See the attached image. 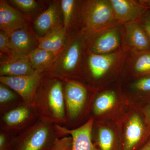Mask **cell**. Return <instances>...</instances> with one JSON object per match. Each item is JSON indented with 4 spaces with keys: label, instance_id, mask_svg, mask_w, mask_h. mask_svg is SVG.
<instances>
[{
    "label": "cell",
    "instance_id": "d6a6232c",
    "mask_svg": "<svg viewBox=\"0 0 150 150\" xmlns=\"http://www.w3.org/2000/svg\"><path fill=\"white\" fill-rule=\"evenodd\" d=\"M140 2L150 9V0H143L140 1Z\"/></svg>",
    "mask_w": 150,
    "mask_h": 150
},
{
    "label": "cell",
    "instance_id": "cb8c5ba5",
    "mask_svg": "<svg viewBox=\"0 0 150 150\" xmlns=\"http://www.w3.org/2000/svg\"><path fill=\"white\" fill-rule=\"evenodd\" d=\"M96 141L99 150H113L115 141L114 131L108 126H100L98 129Z\"/></svg>",
    "mask_w": 150,
    "mask_h": 150
},
{
    "label": "cell",
    "instance_id": "2e32d148",
    "mask_svg": "<svg viewBox=\"0 0 150 150\" xmlns=\"http://www.w3.org/2000/svg\"><path fill=\"white\" fill-rule=\"evenodd\" d=\"M126 43L134 52L150 50V40L141 21L124 24Z\"/></svg>",
    "mask_w": 150,
    "mask_h": 150
},
{
    "label": "cell",
    "instance_id": "4dcf8cb0",
    "mask_svg": "<svg viewBox=\"0 0 150 150\" xmlns=\"http://www.w3.org/2000/svg\"><path fill=\"white\" fill-rule=\"evenodd\" d=\"M143 113L145 124L148 129L150 130V103L144 108Z\"/></svg>",
    "mask_w": 150,
    "mask_h": 150
},
{
    "label": "cell",
    "instance_id": "8992f818",
    "mask_svg": "<svg viewBox=\"0 0 150 150\" xmlns=\"http://www.w3.org/2000/svg\"><path fill=\"white\" fill-rule=\"evenodd\" d=\"M35 110L25 103L0 114V130L16 136L37 121Z\"/></svg>",
    "mask_w": 150,
    "mask_h": 150
},
{
    "label": "cell",
    "instance_id": "8fae6325",
    "mask_svg": "<svg viewBox=\"0 0 150 150\" xmlns=\"http://www.w3.org/2000/svg\"><path fill=\"white\" fill-rule=\"evenodd\" d=\"M64 27L60 1H54L33 22L35 34L39 38L58 28Z\"/></svg>",
    "mask_w": 150,
    "mask_h": 150
},
{
    "label": "cell",
    "instance_id": "7402d4cb",
    "mask_svg": "<svg viewBox=\"0 0 150 150\" xmlns=\"http://www.w3.org/2000/svg\"><path fill=\"white\" fill-rule=\"evenodd\" d=\"M117 102L115 92L108 91L99 94L96 98L91 107L95 116H99L112 109Z\"/></svg>",
    "mask_w": 150,
    "mask_h": 150
},
{
    "label": "cell",
    "instance_id": "f1b7e54d",
    "mask_svg": "<svg viewBox=\"0 0 150 150\" xmlns=\"http://www.w3.org/2000/svg\"><path fill=\"white\" fill-rule=\"evenodd\" d=\"M0 50L8 56L13 54L10 46L9 34L2 30L0 31Z\"/></svg>",
    "mask_w": 150,
    "mask_h": 150
},
{
    "label": "cell",
    "instance_id": "9a60e30c",
    "mask_svg": "<svg viewBox=\"0 0 150 150\" xmlns=\"http://www.w3.org/2000/svg\"><path fill=\"white\" fill-rule=\"evenodd\" d=\"M37 73L27 56L13 54L1 62L0 76H21Z\"/></svg>",
    "mask_w": 150,
    "mask_h": 150
},
{
    "label": "cell",
    "instance_id": "4fadbf2b",
    "mask_svg": "<svg viewBox=\"0 0 150 150\" xmlns=\"http://www.w3.org/2000/svg\"><path fill=\"white\" fill-rule=\"evenodd\" d=\"M115 19L124 25L136 21H141L149 9L142 3L133 0H109Z\"/></svg>",
    "mask_w": 150,
    "mask_h": 150
},
{
    "label": "cell",
    "instance_id": "9c48e42d",
    "mask_svg": "<svg viewBox=\"0 0 150 150\" xmlns=\"http://www.w3.org/2000/svg\"><path fill=\"white\" fill-rule=\"evenodd\" d=\"M43 75L37 73L21 76H0V83L14 91L21 96L25 103L32 105L34 96Z\"/></svg>",
    "mask_w": 150,
    "mask_h": 150
},
{
    "label": "cell",
    "instance_id": "83f0119b",
    "mask_svg": "<svg viewBox=\"0 0 150 150\" xmlns=\"http://www.w3.org/2000/svg\"><path fill=\"white\" fill-rule=\"evenodd\" d=\"M14 137L0 130V150H14L13 140Z\"/></svg>",
    "mask_w": 150,
    "mask_h": 150
},
{
    "label": "cell",
    "instance_id": "484cf974",
    "mask_svg": "<svg viewBox=\"0 0 150 150\" xmlns=\"http://www.w3.org/2000/svg\"><path fill=\"white\" fill-rule=\"evenodd\" d=\"M132 88L140 93L150 94V74L139 78L133 84Z\"/></svg>",
    "mask_w": 150,
    "mask_h": 150
},
{
    "label": "cell",
    "instance_id": "d4e9b609",
    "mask_svg": "<svg viewBox=\"0 0 150 150\" xmlns=\"http://www.w3.org/2000/svg\"><path fill=\"white\" fill-rule=\"evenodd\" d=\"M9 2L25 15L35 11L39 7L38 2L35 0H10Z\"/></svg>",
    "mask_w": 150,
    "mask_h": 150
},
{
    "label": "cell",
    "instance_id": "44dd1931",
    "mask_svg": "<svg viewBox=\"0 0 150 150\" xmlns=\"http://www.w3.org/2000/svg\"><path fill=\"white\" fill-rule=\"evenodd\" d=\"M24 103L21 96L14 91L0 83V114Z\"/></svg>",
    "mask_w": 150,
    "mask_h": 150
},
{
    "label": "cell",
    "instance_id": "603a6c76",
    "mask_svg": "<svg viewBox=\"0 0 150 150\" xmlns=\"http://www.w3.org/2000/svg\"><path fill=\"white\" fill-rule=\"evenodd\" d=\"M134 53L131 65L134 74L140 77L150 74V50Z\"/></svg>",
    "mask_w": 150,
    "mask_h": 150
},
{
    "label": "cell",
    "instance_id": "d6986e66",
    "mask_svg": "<svg viewBox=\"0 0 150 150\" xmlns=\"http://www.w3.org/2000/svg\"><path fill=\"white\" fill-rule=\"evenodd\" d=\"M59 54H54L38 47L32 51L28 56L31 66L35 71L38 74H43L50 69Z\"/></svg>",
    "mask_w": 150,
    "mask_h": 150
},
{
    "label": "cell",
    "instance_id": "f546056e",
    "mask_svg": "<svg viewBox=\"0 0 150 150\" xmlns=\"http://www.w3.org/2000/svg\"><path fill=\"white\" fill-rule=\"evenodd\" d=\"M141 23L145 31L149 36L150 40V10L147 11L144 15L141 20Z\"/></svg>",
    "mask_w": 150,
    "mask_h": 150
},
{
    "label": "cell",
    "instance_id": "5bb4252c",
    "mask_svg": "<svg viewBox=\"0 0 150 150\" xmlns=\"http://www.w3.org/2000/svg\"><path fill=\"white\" fill-rule=\"evenodd\" d=\"M28 18L5 0L0 1V29L8 34L28 27Z\"/></svg>",
    "mask_w": 150,
    "mask_h": 150
},
{
    "label": "cell",
    "instance_id": "e0dca14e",
    "mask_svg": "<svg viewBox=\"0 0 150 150\" xmlns=\"http://www.w3.org/2000/svg\"><path fill=\"white\" fill-rule=\"evenodd\" d=\"M29 27L18 30L9 34L10 46L13 54L28 56L38 48V40Z\"/></svg>",
    "mask_w": 150,
    "mask_h": 150
},
{
    "label": "cell",
    "instance_id": "6da1fadb",
    "mask_svg": "<svg viewBox=\"0 0 150 150\" xmlns=\"http://www.w3.org/2000/svg\"><path fill=\"white\" fill-rule=\"evenodd\" d=\"M32 106L38 119L41 121L66 126L67 120L63 80L43 74Z\"/></svg>",
    "mask_w": 150,
    "mask_h": 150
},
{
    "label": "cell",
    "instance_id": "ba28073f",
    "mask_svg": "<svg viewBox=\"0 0 150 150\" xmlns=\"http://www.w3.org/2000/svg\"><path fill=\"white\" fill-rule=\"evenodd\" d=\"M95 118L90 117L81 126L75 129H68L58 124H54V129L59 138L70 136L72 140L71 150H99L93 142L92 132Z\"/></svg>",
    "mask_w": 150,
    "mask_h": 150
},
{
    "label": "cell",
    "instance_id": "4316f807",
    "mask_svg": "<svg viewBox=\"0 0 150 150\" xmlns=\"http://www.w3.org/2000/svg\"><path fill=\"white\" fill-rule=\"evenodd\" d=\"M72 140L71 136L57 138L48 150H71Z\"/></svg>",
    "mask_w": 150,
    "mask_h": 150
},
{
    "label": "cell",
    "instance_id": "3957f363",
    "mask_svg": "<svg viewBox=\"0 0 150 150\" xmlns=\"http://www.w3.org/2000/svg\"><path fill=\"white\" fill-rule=\"evenodd\" d=\"M81 31L92 34L118 23L109 0H88L82 4Z\"/></svg>",
    "mask_w": 150,
    "mask_h": 150
},
{
    "label": "cell",
    "instance_id": "7c38bea8",
    "mask_svg": "<svg viewBox=\"0 0 150 150\" xmlns=\"http://www.w3.org/2000/svg\"><path fill=\"white\" fill-rule=\"evenodd\" d=\"M122 51L112 54H95L88 53L87 60V71L92 81H99L104 77L117 64Z\"/></svg>",
    "mask_w": 150,
    "mask_h": 150
},
{
    "label": "cell",
    "instance_id": "ac0fdd59",
    "mask_svg": "<svg viewBox=\"0 0 150 150\" xmlns=\"http://www.w3.org/2000/svg\"><path fill=\"white\" fill-rule=\"evenodd\" d=\"M69 33L64 27L58 28L39 38L38 48L59 54L69 39Z\"/></svg>",
    "mask_w": 150,
    "mask_h": 150
},
{
    "label": "cell",
    "instance_id": "5b68a950",
    "mask_svg": "<svg viewBox=\"0 0 150 150\" xmlns=\"http://www.w3.org/2000/svg\"><path fill=\"white\" fill-rule=\"evenodd\" d=\"M64 82V96L68 129L82 116L87 105L88 93L85 86L73 79H61Z\"/></svg>",
    "mask_w": 150,
    "mask_h": 150
},
{
    "label": "cell",
    "instance_id": "7a4b0ae2",
    "mask_svg": "<svg viewBox=\"0 0 150 150\" xmlns=\"http://www.w3.org/2000/svg\"><path fill=\"white\" fill-rule=\"evenodd\" d=\"M86 44V36L82 31L70 38L53 64L44 74L61 79H73L79 71Z\"/></svg>",
    "mask_w": 150,
    "mask_h": 150
},
{
    "label": "cell",
    "instance_id": "52a82bcc",
    "mask_svg": "<svg viewBox=\"0 0 150 150\" xmlns=\"http://www.w3.org/2000/svg\"><path fill=\"white\" fill-rule=\"evenodd\" d=\"M86 35L88 53L101 55L120 51L119 48L122 43V32L117 24Z\"/></svg>",
    "mask_w": 150,
    "mask_h": 150
},
{
    "label": "cell",
    "instance_id": "1f68e13d",
    "mask_svg": "<svg viewBox=\"0 0 150 150\" xmlns=\"http://www.w3.org/2000/svg\"><path fill=\"white\" fill-rule=\"evenodd\" d=\"M140 150H150V137L146 144Z\"/></svg>",
    "mask_w": 150,
    "mask_h": 150
},
{
    "label": "cell",
    "instance_id": "ffe728a7",
    "mask_svg": "<svg viewBox=\"0 0 150 150\" xmlns=\"http://www.w3.org/2000/svg\"><path fill=\"white\" fill-rule=\"evenodd\" d=\"M63 15L64 27L69 33L74 26L77 16H81L82 4L79 1L75 0L60 1Z\"/></svg>",
    "mask_w": 150,
    "mask_h": 150
},
{
    "label": "cell",
    "instance_id": "277c9868",
    "mask_svg": "<svg viewBox=\"0 0 150 150\" xmlns=\"http://www.w3.org/2000/svg\"><path fill=\"white\" fill-rule=\"evenodd\" d=\"M57 138L54 124L38 119L32 126L14 137V150H48Z\"/></svg>",
    "mask_w": 150,
    "mask_h": 150
},
{
    "label": "cell",
    "instance_id": "30bf717a",
    "mask_svg": "<svg viewBox=\"0 0 150 150\" xmlns=\"http://www.w3.org/2000/svg\"><path fill=\"white\" fill-rule=\"evenodd\" d=\"M144 118L137 112L131 113L123 130L122 150H134L146 137L149 131Z\"/></svg>",
    "mask_w": 150,
    "mask_h": 150
}]
</instances>
